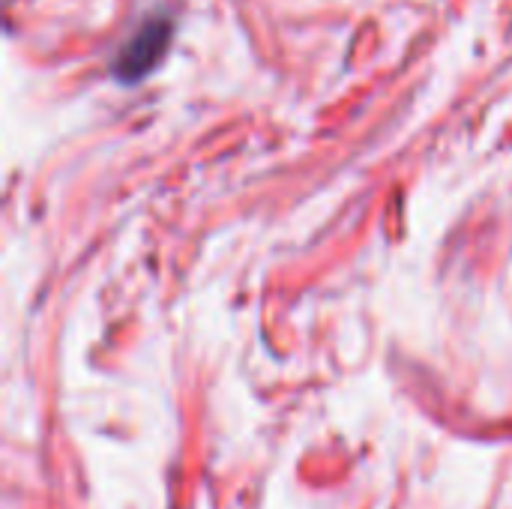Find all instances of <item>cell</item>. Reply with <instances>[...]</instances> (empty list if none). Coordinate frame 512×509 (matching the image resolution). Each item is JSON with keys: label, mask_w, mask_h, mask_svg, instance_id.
I'll return each instance as SVG.
<instances>
[{"label": "cell", "mask_w": 512, "mask_h": 509, "mask_svg": "<svg viewBox=\"0 0 512 509\" xmlns=\"http://www.w3.org/2000/svg\"><path fill=\"white\" fill-rule=\"evenodd\" d=\"M168 42H171V18L165 15H153L147 18L135 33L132 39L123 45V51L117 54L114 60V75L126 84H135L141 81L144 75H150L159 60L165 57L168 51Z\"/></svg>", "instance_id": "1"}]
</instances>
